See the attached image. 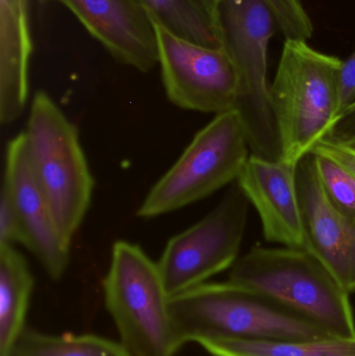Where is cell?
I'll use <instances>...</instances> for the list:
<instances>
[{"instance_id":"cell-1","label":"cell","mask_w":355,"mask_h":356,"mask_svg":"<svg viewBox=\"0 0 355 356\" xmlns=\"http://www.w3.org/2000/svg\"><path fill=\"white\" fill-rule=\"evenodd\" d=\"M229 280L256 291L333 338H355L349 293L306 249L254 247L233 264Z\"/></svg>"},{"instance_id":"cell-2","label":"cell","mask_w":355,"mask_h":356,"mask_svg":"<svg viewBox=\"0 0 355 356\" xmlns=\"http://www.w3.org/2000/svg\"><path fill=\"white\" fill-rule=\"evenodd\" d=\"M342 65L343 60L314 49L304 40L286 39L270 86L281 160L298 164L337 129Z\"/></svg>"},{"instance_id":"cell-3","label":"cell","mask_w":355,"mask_h":356,"mask_svg":"<svg viewBox=\"0 0 355 356\" xmlns=\"http://www.w3.org/2000/svg\"><path fill=\"white\" fill-rule=\"evenodd\" d=\"M171 309L185 343L202 339L249 341L333 338L256 291L233 282H206L171 297Z\"/></svg>"},{"instance_id":"cell-4","label":"cell","mask_w":355,"mask_h":356,"mask_svg":"<svg viewBox=\"0 0 355 356\" xmlns=\"http://www.w3.org/2000/svg\"><path fill=\"white\" fill-rule=\"evenodd\" d=\"M104 302L120 342L133 356H175L183 340L158 263L141 247L115 243L104 280Z\"/></svg>"},{"instance_id":"cell-5","label":"cell","mask_w":355,"mask_h":356,"mask_svg":"<svg viewBox=\"0 0 355 356\" xmlns=\"http://www.w3.org/2000/svg\"><path fill=\"white\" fill-rule=\"evenodd\" d=\"M25 136L33 172L56 227L71 244L89 211L94 188L79 131L46 92L38 91Z\"/></svg>"},{"instance_id":"cell-6","label":"cell","mask_w":355,"mask_h":356,"mask_svg":"<svg viewBox=\"0 0 355 356\" xmlns=\"http://www.w3.org/2000/svg\"><path fill=\"white\" fill-rule=\"evenodd\" d=\"M220 22L224 47L239 73L233 110L241 119L250 154L276 162L281 160V147L267 81L276 19L264 0H222Z\"/></svg>"},{"instance_id":"cell-7","label":"cell","mask_w":355,"mask_h":356,"mask_svg":"<svg viewBox=\"0 0 355 356\" xmlns=\"http://www.w3.org/2000/svg\"><path fill=\"white\" fill-rule=\"evenodd\" d=\"M249 152L238 113L216 115L152 186L138 209V217L150 219L179 211L237 181Z\"/></svg>"},{"instance_id":"cell-8","label":"cell","mask_w":355,"mask_h":356,"mask_svg":"<svg viewBox=\"0 0 355 356\" xmlns=\"http://www.w3.org/2000/svg\"><path fill=\"white\" fill-rule=\"evenodd\" d=\"M249 203L236 181L208 215L168 241L158 265L171 297L233 267L239 259Z\"/></svg>"},{"instance_id":"cell-9","label":"cell","mask_w":355,"mask_h":356,"mask_svg":"<svg viewBox=\"0 0 355 356\" xmlns=\"http://www.w3.org/2000/svg\"><path fill=\"white\" fill-rule=\"evenodd\" d=\"M158 64L167 97L183 110L223 114L235 108L240 79L225 47H208L156 25Z\"/></svg>"},{"instance_id":"cell-10","label":"cell","mask_w":355,"mask_h":356,"mask_svg":"<svg viewBox=\"0 0 355 356\" xmlns=\"http://www.w3.org/2000/svg\"><path fill=\"white\" fill-rule=\"evenodd\" d=\"M296 184L304 249L352 294L355 292V218L343 215L329 202L319 179L313 152L298 162Z\"/></svg>"},{"instance_id":"cell-11","label":"cell","mask_w":355,"mask_h":356,"mask_svg":"<svg viewBox=\"0 0 355 356\" xmlns=\"http://www.w3.org/2000/svg\"><path fill=\"white\" fill-rule=\"evenodd\" d=\"M66 6L113 58L140 72L158 64L156 24L140 0H42Z\"/></svg>"},{"instance_id":"cell-12","label":"cell","mask_w":355,"mask_h":356,"mask_svg":"<svg viewBox=\"0 0 355 356\" xmlns=\"http://www.w3.org/2000/svg\"><path fill=\"white\" fill-rule=\"evenodd\" d=\"M4 179L10 184L24 232L25 244L51 280L63 277L70 246L56 227L47 199L33 172L25 133L6 146Z\"/></svg>"},{"instance_id":"cell-13","label":"cell","mask_w":355,"mask_h":356,"mask_svg":"<svg viewBox=\"0 0 355 356\" xmlns=\"http://www.w3.org/2000/svg\"><path fill=\"white\" fill-rule=\"evenodd\" d=\"M296 170L294 163L250 154L237 182L258 211L267 242L304 249Z\"/></svg>"},{"instance_id":"cell-14","label":"cell","mask_w":355,"mask_h":356,"mask_svg":"<svg viewBox=\"0 0 355 356\" xmlns=\"http://www.w3.org/2000/svg\"><path fill=\"white\" fill-rule=\"evenodd\" d=\"M29 0H0V122H15L28 97V66L33 51Z\"/></svg>"},{"instance_id":"cell-15","label":"cell","mask_w":355,"mask_h":356,"mask_svg":"<svg viewBox=\"0 0 355 356\" xmlns=\"http://www.w3.org/2000/svg\"><path fill=\"white\" fill-rule=\"evenodd\" d=\"M35 280L26 259L13 245L0 244V356H14L26 330Z\"/></svg>"},{"instance_id":"cell-16","label":"cell","mask_w":355,"mask_h":356,"mask_svg":"<svg viewBox=\"0 0 355 356\" xmlns=\"http://www.w3.org/2000/svg\"><path fill=\"white\" fill-rule=\"evenodd\" d=\"M154 24L208 47H224L222 29L198 0H140Z\"/></svg>"},{"instance_id":"cell-17","label":"cell","mask_w":355,"mask_h":356,"mask_svg":"<svg viewBox=\"0 0 355 356\" xmlns=\"http://www.w3.org/2000/svg\"><path fill=\"white\" fill-rule=\"evenodd\" d=\"M196 343L213 356H355V338L289 341L212 338Z\"/></svg>"},{"instance_id":"cell-18","label":"cell","mask_w":355,"mask_h":356,"mask_svg":"<svg viewBox=\"0 0 355 356\" xmlns=\"http://www.w3.org/2000/svg\"><path fill=\"white\" fill-rule=\"evenodd\" d=\"M14 356H133L121 342L95 334H48L26 328Z\"/></svg>"},{"instance_id":"cell-19","label":"cell","mask_w":355,"mask_h":356,"mask_svg":"<svg viewBox=\"0 0 355 356\" xmlns=\"http://www.w3.org/2000/svg\"><path fill=\"white\" fill-rule=\"evenodd\" d=\"M314 156L319 179L329 202L343 215L355 218V175L329 156L319 154Z\"/></svg>"},{"instance_id":"cell-20","label":"cell","mask_w":355,"mask_h":356,"mask_svg":"<svg viewBox=\"0 0 355 356\" xmlns=\"http://www.w3.org/2000/svg\"><path fill=\"white\" fill-rule=\"evenodd\" d=\"M274 14L277 26L286 39L308 41L314 33V25L300 0H264Z\"/></svg>"},{"instance_id":"cell-21","label":"cell","mask_w":355,"mask_h":356,"mask_svg":"<svg viewBox=\"0 0 355 356\" xmlns=\"http://www.w3.org/2000/svg\"><path fill=\"white\" fill-rule=\"evenodd\" d=\"M0 244H25L24 232L10 184L3 178L0 195Z\"/></svg>"},{"instance_id":"cell-22","label":"cell","mask_w":355,"mask_h":356,"mask_svg":"<svg viewBox=\"0 0 355 356\" xmlns=\"http://www.w3.org/2000/svg\"><path fill=\"white\" fill-rule=\"evenodd\" d=\"M355 102V50L343 62L338 89V120H342L345 113ZM339 124V123H338Z\"/></svg>"},{"instance_id":"cell-23","label":"cell","mask_w":355,"mask_h":356,"mask_svg":"<svg viewBox=\"0 0 355 356\" xmlns=\"http://www.w3.org/2000/svg\"><path fill=\"white\" fill-rule=\"evenodd\" d=\"M312 152L333 159V161L339 163L355 175V152L338 142L337 140L333 139L331 136L321 140L315 146Z\"/></svg>"},{"instance_id":"cell-24","label":"cell","mask_w":355,"mask_h":356,"mask_svg":"<svg viewBox=\"0 0 355 356\" xmlns=\"http://www.w3.org/2000/svg\"><path fill=\"white\" fill-rule=\"evenodd\" d=\"M344 117H350V118H354V129H350V131H348L347 133L343 134L341 137H338V136L335 135H331V137H333V139L337 140V141L340 142V143L343 144V145L346 146V147L352 149V152H355V102L354 104H352V106H350L349 110L345 113Z\"/></svg>"},{"instance_id":"cell-25","label":"cell","mask_w":355,"mask_h":356,"mask_svg":"<svg viewBox=\"0 0 355 356\" xmlns=\"http://www.w3.org/2000/svg\"><path fill=\"white\" fill-rule=\"evenodd\" d=\"M198 1L208 10V13L214 17L215 20H216L221 26L220 6L221 3H222V0H198Z\"/></svg>"}]
</instances>
